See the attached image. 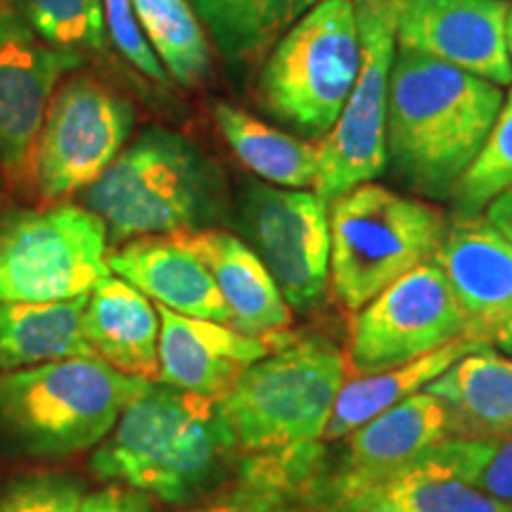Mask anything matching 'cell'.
<instances>
[{
  "label": "cell",
  "mask_w": 512,
  "mask_h": 512,
  "mask_svg": "<svg viewBox=\"0 0 512 512\" xmlns=\"http://www.w3.org/2000/svg\"><path fill=\"white\" fill-rule=\"evenodd\" d=\"M235 451L219 401L147 382L93 448L91 470L105 482L183 505L219 484Z\"/></svg>",
  "instance_id": "cell-2"
},
{
  "label": "cell",
  "mask_w": 512,
  "mask_h": 512,
  "mask_svg": "<svg viewBox=\"0 0 512 512\" xmlns=\"http://www.w3.org/2000/svg\"><path fill=\"white\" fill-rule=\"evenodd\" d=\"M425 392L446 408L451 439L512 437V356L491 344L465 354Z\"/></svg>",
  "instance_id": "cell-21"
},
{
  "label": "cell",
  "mask_w": 512,
  "mask_h": 512,
  "mask_svg": "<svg viewBox=\"0 0 512 512\" xmlns=\"http://www.w3.org/2000/svg\"><path fill=\"white\" fill-rule=\"evenodd\" d=\"M432 264L463 306L472 337L491 344L494 332L512 318V242L484 216L458 219Z\"/></svg>",
  "instance_id": "cell-16"
},
{
  "label": "cell",
  "mask_w": 512,
  "mask_h": 512,
  "mask_svg": "<svg viewBox=\"0 0 512 512\" xmlns=\"http://www.w3.org/2000/svg\"><path fill=\"white\" fill-rule=\"evenodd\" d=\"M508 53H510V62H512V8H510V17H508Z\"/></svg>",
  "instance_id": "cell-38"
},
{
  "label": "cell",
  "mask_w": 512,
  "mask_h": 512,
  "mask_svg": "<svg viewBox=\"0 0 512 512\" xmlns=\"http://www.w3.org/2000/svg\"><path fill=\"white\" fill-rule=\"evenodd\" d=\"M242 230L292 311L311 313L330 287V204L316 190L252 183Z\"/></svg>",
  "instance_id": "cell-12"
},
{
  "label": "cell",
  "mask_w": 512,
  "mask_h": 512,
  "mask_svg": "<svg viewBox=\"0 0 512 512\" xmlns=\"http://www.w3.org/2000/svg\"><path fill=\"white\" fill-rule=\"evenodd\" d=\"M510 0H394L396 50L512 86Z\"/></svg>",
  "instance_id": "cell-14"
},
{
  "label": "cell",
  "mask_w": 512,
  "mask_h": 512,
  "mask_svg": "<svg viewBox=\"0 0 512 512\" xmlns=\"http://www.w3.org/2000/svg\"><path fill=\"white\" fill-rule=\"evenodd\" d=\"M512 503V437L477 441L446 439L415 460Z\"/></svg>",
  "instance_id": "cell-31"
},
{
  "label": "cell",
  "mask_w": 512,
  "mask_h": 512,
  "mask_svg": "<svg viewBox=\"0 0 512 512\" xmlns=\"http://www.w3.org/2000/svg\"><path fill=\"white\" fill-rule=\"evenodd\" d=\"M159 380L221 401L242 373L273 349L275 337H252L214 320L190 318L157 304Z\"/></svg>",
  "instance_id": "cell-15"
},
{
  "label": "cell",
  "mask_w": 512,
  "mask_h": 512,
  "mask_svg": "<svg viewBox=\"0 0 512 512\" xmlns=\"http://www.w3.org/2000/svg\"><path fill=\"white\" fill-rule=\"evenodd\" d=\"M219 174L181 133L147 128L86 188V207L105 223L107 238L202 230L219 207Z\"/></svg>",
  "instance_id": "cell-4"
},
{
  "label": "cell",
  "mask_w": 512,
  "mask_h": 512,
  "mask_svg": "<svg viewBox=\"0 0 512 512\" xmlns=\"http://www.w3.org/2000/svg\"><path fill=\"white\" fill-rule=\"evenodd\" d=\"M136 110L110 83L72 74L57 88L34 150L31 185L46 202L91 188L121 155Z\"/></svg>",
  "instance_id": "cell-9"
},
{
  "label": "cell",
  "mask_w": 512,
  "mask_h": 512,
  "mask_svg": "<svg viewBox=\"0 0 512 512\" xmlns=\"http://www.w3.org/2000/svg\"><path fill=\"white\" fill-rule=\"evenodd\" d=\"M491 344H494L498 351H503V354L512 356V318L505 320L501 328L494 332V337H491Z\"/></svg>",
  "instance_id": "cell-37"
},
{
  "label": "cell",
  "mask_w": 512,
  "mask_h": 512,
  "mask_svg": "<svg viewBox=\"0 0 512 512\" xmlns=\"http://www.w3.org/2000/svg\"><path fill=\"white\" fill-rule=\"evenodd\" d=\"M482 344L486 342L477 337H458L444 347L430 351V354L415 358V361L401 363V366L375 375L351 377L339 389L330 420L325 425L323 441L347 439L351 432H356L358 427L366 425L380 413L389 411L396 403L425 392L427 384L444 375L453 363L470 351L479 349Z\"/></svg>",
  "instance_id": "cell-23"
},
{
  "label": "cell",
  "mask_w": 512,
  "mask_h": 512,
  "mask_svg": "<svg viewBox=\"0 0 512 512\" xmlns=\"http://www.w3.org/2000/svg\"><path fill=\"white\" fill-rule=\"evenodd\" d=\"M347 377V354L330 339L275 337L219 401L238 451L266 456L318 444Z\"/></svg>",
  "instance_id": "cell-5"
},
{
  "label": "cell",
  "mask_w": 512,
  "mask_h": 512,
  "mask_svg": "<svg viewBox=\"0 0 512 512\" xmlns=\"http://www.w3.org/2000/svg\"><path fill=\"white\" fill-rule=\"evenodd\" d=\"M81 512H155L147 494L124 484L102 486L83 496Z\"/></svg>",
  "instance_id": "cell-34"
},
{
  "label": "cell",
  "mask_w": 512,
  "mask_h": 512,
  "mask_svg": "<svg viewBox=\"0 0 512 512\" xmlns=\"http://www.w3.org/2000/svg\"><path fill=\"white\" fill-rule=\"evenodd\" d=\"M347 439V458L335 477L337 494L389 482L441 441L451 439V434L441 401L420 392L361 425Z\"/></svg>",
  "instance_id": "cell-17"
},
{
  "label": "cell",
  "mask_w": 512,
  "mask_h": 512,
  "mask_svg": "<svg viewBox=\"0 0 512 512\" xmlns=\"http://www.w3.org/2000/svg\"><path fill=\"white\" fill-rule=\"evenodd\" d=\"M107 264L112 273L169 311L230 325V311L209 268L176 235H145L121 242L107 256Z\"/></svg>",
  "instance_id": "cell-18"
},
{
  "label": "cell",
  "mask_w": 512,
  "mask_h": 512,
  "mask_svg": "<svg viewBox=\"0 0 512 512\" xmlns=\"http://www.w3.org/2000/svg\"><path fill=\"white\" fill-rule=\"evenodd\" d=\"M472 337L470 320L439 266L415 268L354 313L349 328V377L375 375Z\"/></svg>",
  "instance_id": "cell-11"
},
{
  "label": "cell",
  "mask_w": 512,
  "mask_h": 512,
  "mask_svg": "<svg viewBox=\"0 0 512 512\" xmlns=\"http://www.w3.org/2000/svg\"><path fill=\"white\" fill-rule=\"evenodd\" d=\"M484 219L512 242V188L484 209Z\"/></svg>",
  "instance_id": "cell-36"
},
{
  "label": "cell",
  "mask_w": 512,
  "mask_h": 512,
  "mask_svg": "<svg viewBox=\"0 0 512 512\" xmlns=\"http://www.w3.org/2000/svg\"><path fill=\"white\" fill-rule=\"evenodd\" d=\"M361 69L356 0H318L268 53L261 105L306 136H328Z\"/></svg>",
  "instance_id": "cell-7"
},
{
  "label": "cell",
  "mask_w": 512,
  "mask_h": 512,
  "mask_svg": "<svg viewBox=\"0 0 512 512\" xmlns=\"http://www.w3.org/2000/svg\"><path fill=\"white\" fill-rule=\"evenodd\" d=\"M503 102L496 83L396 50L387 105L389 164L420 195L446 200L482 150Z\"/></svg>",
  "instance_id": "cell-1"
},
{
  "label": "cell",
  "mask_w": 512,
  "mask_h": 512,
  "mask_svg": "<svg viewBox=\"0 0 512 512\" xmlns=\"http://www.w3.org/2000/svg\"><path fill=\"white\" fill-rule=\"evenodd\" d=\"M361 69L337 124L318 145L316 192L325 202L387 169V105L396 60L394 0H356Z\"/></svg>",
  "instance_id": "cell-10"
},
{
  "label": "cell",
  "mask_w": 512,
  "mask_h": 512,
  "mask_svg": "<svg viewBox=\"0 0 512 512\" xmlns=\"http://www.w3.org/2000/svg\"><path fill=\"white\" fill-rule=\"evenodd\" d=\"M214 121L233 155L252 174L278 188H316L320 174L318 145L278 131L230 102H216Z\"/></svg>",
  "instance_id": "cell-25"
},
{
  "label": "cell",
  "mask_w": 512,
  "mask_h": 512,
  "mask_svg": "<svg viewBox=\"0 0 512 512\" xmlns=\"http://www.w3.org/2000/svg\"><path fill=\"white\" fill-rule=\"evenodd\" d=\"M83 332L95 358L145 382L159 380V313L138 287L119 275L88 294Z\"/></svg>",
  "instance_id": "cell-20"
},
{
  "label": "cell",
  "mask_w": 512,
  "mask_h": 512,
  "mask_svg": "<svg viewBox=\"0 0 512 512\" xmlns=\"http://www.w3.org/2000/svg\"><path fill=\"white\" fill-rule=\"evenodd\" d=\"M444 211L363 183L330 202V285L356 313L415 268L430 264L446 238Z\"/></svg>",
  "instance_id": "cell-6"
},
{
  "label": "cell",
  "mask_w": 512,
  "mask_h": 512,
  "mask_svg": "<svg viewBox=\"0 0 512 512\" xmlns=\"http://www.w3.org/2000/svg\"><path fill=\"white\" fill-rule=\"evenodd\" d=\"M375 489L406 512H512L510 501L425 463H413Z\"/></svg>",
  "instance_id": "cell-28"
},
{
  "label": "cell",
  "mask_w": 512,
  "mask_h": 512,
  "mask_svg": "<svg viewBox=\"0 0 512 512\" xmlns=\"http://www.w3.org/2000/svg\"><path fill=\"white\" fill-rule=\"evenodd\" d=\"M332 512H406L401 505L389 501L377 489L354 491V494H337Z\"/></svg>",
  "instance_id": "cell-35"
},
{
  "label": "cell",
  "mask_w": 512,
  "mask_h": 512,
  "mask_svg": "<svg viewBox=\"0 0 512 512\" xmlns=\"http://www.w3.org/2000/svg\"><path fill=\"white\" fill-rule=\"evenodd\" d=\"M86 484L67 472H31L0 486V512H81Z\"/></svg>",
  "instance_id": "cell-32"
},
{
  "label": "cell",
  "mask_w": 512,
  "mask_h": 512,
  "mask_svg": "<svg viewBox=\"0 0 512 512\" xmlns=\"http://www.w3.org/2000/svg\"><path fill=\"white\" fill-rule=\"evenodd\" d=\"M88 294L64 302H0V373L67 358H95L86 332Z\"/></svg>",
  "instance_id": "cell-22"
},
{
  "label": "cell",
  "mask_w": 512,
  "mask_h": 512,
  "mask_svg": "<svg viewBox=\"0 0 512 512\" xmlns=\"http://www.w3.org/2000/svg\"><path fill=\"white\" fill-rule=\"evenodd\" d=\"M105 5V22L107 34H110L114 48L124 55L126 62H131L140 74L155 83H169L164 64L159 62L150 43L140 29L133 0H102Z\"/></svg>",
  "instance_id": "cell-33"
},
{
  "label": "cell",
  "mask_w": 512,
  "mask_h": 512,
  "mask_svg": "<svg viewBox=\"0 0 512 512\" xmlns=\"http://www.w3.org/2000/svg\"><path fill=\"white\" fill-rule=\"evenodd\" d=\"M219 53L233 64L256 62L318 0H188Z\"/></svg>",
  "instance_id": "cell-26"
},
{
  "label": "cell",
  "mask_w": 512,
  "mask_h": 512,
  "mask_svg": "<svg viewBox=\"0 0 512 512\" xmlns=\"http://www.w3.org/2000/svg\"><path fill=\"white\" fill-rule=\"evenodd\" d=\"M266 456L271 458L249 465L240 494L195 512H332L337 498L332 479L328 486L318 482L304 494H294L320 477L316 472L323 446L311 444Z\"/></svg>",
  "instance_id": "cell-24"
},
{
  "label": "cell",
  "mask_w": 512,
  "mask_h": 512,
  "mask_svg": "<svg viewBox=\"0 0 512 512\" xmlns=\"http://www.w3.org/2000/svg\"><path fill=\"white\" fill-rule=\"evenodd\" d=\"M512 188V86L498 112L494 128L486 136L482 150L460 176L451 200L458 219L482 216L496 197Z\"/></svg>",
  "instance_id": "cell-29"
},
{
  "label": "cell",
  "mask_w": 512,
  "mask_h": 512,
  "mask_svg": "<svg viewBox=\"0 0 512 512\" xmlns=\"http://www.w3.org/2000/svg\"><path fill=\"white\" fill-rule=\"evenodd\" d=\"M107 228L72 202L0 219V302H64L110 278Z\"/></svg>",
  "instance_id": "cell-8"
},
{
  "label": "cell",
  "mask_w": 512,
  "mask_h": 512,
  "mask_svg": "<svg viewBox=\"0 0 512 512\" xmlns=\"http://www.w3.org/2000/svg\"><path fill=\"white\" fill-rule=\"evenodd\" d=\"M174 235L209 268L235 330L252 337H275L290 328V304L264 261L245 240L216 228L183 230Z\"/></svg>",
  "instance_id": "cell-19"
},
{
  "label": "cell",
  "mask_w": 512,
  "mask_h": 512,
  "mask_svg": "<svg viewBox=\"0 0 512 512\" xmlns=\"http://www.w3.org/2000/svg\"><path fill=\"white\" fill-rule=\"evenodd\" d=\"M136 19L166 74L197 86L211 69L204 29L188 0H133Z\"/></svg>",
  "instance_id": "cell-27"
},
{
  "label": "cell",
  "mask_w": 512,
  "mask_h": 512,
  "mask_svg": "<svg viewBox=\"0 0 512 512\" xmlns=\"http://www.w3.org/2000/svg\"><path fill=\"white\" fill-rule=\"evenodd\" d=\"M145 387L100 358L0 373V453L67 460L93 451Z\"/></svg>",
  "instance_id": "cell-3"
},
{
  "label": "cell",
  "mask_w": 512,
  "mask_h": 512,
  "mask_svg": "<svg viewBox=\"0 0 512 512\" xmlns=\"http://www.w3.org/2000/svg\"><path fill=\"white\" fill-rule=\"evenodd\" d=\"M83 64L31 29L19 0H0V169L17 185H31L43 119L64 74Z\"/></svg>",
  "instance_id": "cell-13"
},
{
  "label": "cell",
  "mask_w": 512,
  "mask_h": 512,
  "mask_svg": "<svg viewBox=\"0 0 512 512\" xmlns=\"http://www.w3.org/2000/svg\"><path fill=\"white\" fill-rule=\"evenodd\" d=\"M24 17L43 41L64 53L105 50L107 22L102 0H19Z\"/></svg>",
  "instance_id": "cell-30"
}]
</instances>
